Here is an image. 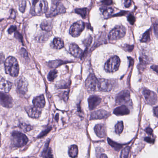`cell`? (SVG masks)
<instances>
[{"label":"cell","instance_id":"6da1fadb","mask_svg":"<svg viewBox=\"0 0 158 158\" xmlns=\"http://www.w3.org/2000/svg\"><path fill=\"white\" fill-rule=\"evenodd\" d=\"M5 69L6 73L12 77H17L19 73V66L17 59L9 57L5 62Z\"/></svg>","mask_w":158,"mask_h":158},{"label":"cell","instance_id":"7a4b0ae2","mask_svg":"<svg viewBox=\"0 0 158 158\" xmlns=\"http://www.w3.org/2000/svg\"><path fill=\"white\" fill-rule=\"evenodd\" d=\"M11 140L13 147L20 148L27 144L28 139L26 135L20 132L13 131L11 134Z\"/></svg>","mask_w":158,"mask_h":158},{"label":"cell","instance_id":"3957f363","mask_svg":"<svg viewBox=\"0 0 158 158\" xmlns=\"http://www.w3.org/2000/svg\"><path fill=\"white\" fill-rule=\"evenodd\" d=\"M126 29L122 26H117L110 31L108 36L110 41L118 40L123 38L126 34Z\"/></svg>","mask_w":158,"mask_h":158},{"label":"cell","instance_id":"277c9868","mask_svg":"<svg viewBox=\"0 0 158 158\" xmlns=\"http://www.w3.org/2000/svg\"><path fill=\"white\" fill-rule=\"evenodd\" d=\"M120 64V60L117 56L112 57L106 62L105 69L106 72L113 73L117 71Z\"/></svg>","mask_w":158,"mask_h":158},{"label":"cell","instance_id":"5b68a950","mask_svg":"<svg viewBox=\"0 0 158 158\" xmlns=\"http://www.w3.org/2000/svg\"><path fill=\"white\" fill-rule=\"evenodd\" d=\"M65 12L66 9L64 5L60 2H57L54 3L50 11L46 13V16L47 18H52Z\"/></svg>","mask_w":158,"mask_h":158},{"label":"cell","instance_id":"8992f818","mask_svg":"<svg viewBox=\"0 0 158 158\" xmlns=\"http://www.w3.org/2000/svg\"><path fill=\"white\" fill-rule=\"evenodd\" d=\"M32 9V14L34 15H42L47 12L48 4L46 0H39Z\"/></svg>","mask_w":158,"mask_h":158},{"label":"cell","instance_id":"52a82bcc","mask_svg":"<svg viewBox=\"0 0 158 158\" xmlns=\"http://www.w3.org/2000/svg\"><path fill=\"white\" fill-rule=\"evenodd\" d=\"M99 80L94 74H90L87 78L85 86L87 90L90 92H94L98 90Z\"/></svg>","mask_w":158,"mask_h":158},{"label":"cell","instance_id":"ba28073f","mask_svg":"<svg viewBox=\"0 0 158 158\" xmlns=\"http://www.w3.org/2000/svg\"><path fill=\"white\" fill-rule=\"evenodd\" d=\"M85 23L81 20L75 23L71 27L69 30L70 35L73 37H78L85 29Z\"/></svg>","mask_w":158,"mask_h":158},{"label":"cell","instance_id":"9c48e42d","mask_svg":"<svg viewBox=\"0 0 158 158\" xmlns=\"http://www.w3.org/2000/svg\"><path fill=\"white\" fill-rule=\"evenodd\" d=\"M114 83L113 80L107 79H99L98 84V90L102 92H110L113 89Z\"/></svg>","mask_w":158,"mask_h":158},{"label":"cell","instance_id":"30bf717a","mask_svg":"<svg viewBox=\"0 0 158 158\" xmlns=\"http://www.w3.org/2000/svg\"><path fill=\"white\" fill-rule=\"evenodd\" d=\"M140 63L138 66V69L140 71L144 70L147 65L151 62V57H150L146 51H143L141 54L140 57Z\"/></svg>","mask_w":158,"mask_h":158},{"label":"cell","instance_id":"8fae6325","mask_svg":"<svg viewBox=\"0 0 158 158\" xmlns=\"http://www.w3.org/2000/svg\"><path fill=\"white\" fill-rule=\"evenodd\" d=\"M28 83L27 79L23 77L19 78L16 82V87L18 93L21 95H24L28 90Z\"/></svg>","mask_w":158,"mask_h":158},{"label":"cell","instance_id":"7c38bea8","mask_svg":"<svg viewBox=\"0 0 158 158\" xmlns=\"http://www.w3.org/2000/svg\"><path fill=\"white\" fill-rule=\"evenodd\" d=\"M130 92L128 90L122 91L116 96V101L117 104L123 105L129 103L130 101Z\"/></svg>","mask_w":158,"mask_h":158},{"label":"cell","instance_id":"4fadbf2b","mask_svg":"<svg viewBox=\"0 0 158 158\" xmlns=\"http://www.w3.org/2000/svg\"><path fill=\"white\" fill-rule=\"evenodd\" d=\"M143 94L147 103L149 105H154L157 102V95L154 92L149 90L147 88H144L143 90Z\"/></svg>","mask_w":158,"mask_h":158},{"label":"cell","instance_id":"5bb4252c","mask_svg":"<svg viewBox=\"0 0 158 158\" xmlns=\"http://www.w3.org/2000/svg\"><path fill=\"white\" fill-rule=\"evenodd\" d=\"M0 103L4 107L10 108L13 106V100L9 95L0 92Z\"/></svg>","mask_w":158,"mask_h":158},{"label":"cell","instance_id":"9a60e30c","mask_svg":"<svg viewBox=\"0 0 158 158\" xmlns=\"http://www.w3.org/2000/svg\"><path fill=\"white\" fill-rule=\"evenodd\" d=\"M109 113L103 110H99L97 111H94L91 114V120L95 119H101L106 118L109 116Z\"/></svg>","mask_w":158,"mask_h":158},{"label":"cell","instance_id":"2e32d148","mask_svg":"<svg viewBox=\"0 0 158 158\" xmlns=\"http://www.w3.org/2000/svg\"><path fill=\"white\" fill-rule=\"evenodd\" d=\"M26 111L28 116L31 118H38L41 114V111L39 110V108L34 106H28L26 108Z\"/></svg>","mask_w":158,"mask_h":158},{"label":"cell","instance_id":"e0dca14e","mask_svg":"<svg viewBox=\"0 0 158 158\" xmlns=\"http://www.w3.org/2000/svg\"><path fill=\"white\" fill-rule=\"evenodd\" d=\"M89 109L93 110L101 102V99L99 96L92 95L88 99Z\"/></svg>","mask_w":158,"mask_h":158},{"label":"cell","instance_id":"ac0fdd59","mask_svg":"<svg viewBox=\"0 0 158 158\" xmlns=\"http://www.w3.org/2000/svg\"><path fill=\"white\" fill-rule=\"evenodd\" d=\"M69 52L76 58H80L83 55V51L76 43H72L69 46Z\"/></svg>","mask_w":158,"mask_h":158},{"label":"cell","instance_id":"d6986e66","mask_svg":"<svg viewBox=\"0 0 158 158\" xmlns=\"http://www.w3.org/2000/svg\"><path fill=\"white\" fill-rule=\"evenodd\" d=\"M12 87V84L11 82L0 76V90L5 92H8L11 89Z\"/></svg>","mask_w":158,"mask_h":158},{"label":"cell","instance_id":"ffe728a7","mask_svg":"<svg viewBox=\"0 0 158 158\" xmlns=\"http://www.w3.org/2000/svg\"><path fill=\"white\" fill-rule=\"evenodd\" d=\"M33 104L35 107L39 109H42L45 107V97L43 95L35 98L33 99Z\"/></svg>","mask_w":158,"mask_h":158},{"label":"cell","instance_id":"44dd1931","mask_svg":"<svg viewBox=\"0 0 158 158\" xmlns=\"http://www.w3.org/2000/svg\"><path fill=\"white\" fill-rule=\"evenodd\" d=\"M130 113L129 109L125 105L117 107L114 110L113 113L117 116H124L128 115Z\"/></svg>","mask_w":158,"mask_h":158},{"label":"cell","instance_id":"7402d4cb","mask_svg":"<svg viewBox=\"0 0 158 158\" xmlns=\"http://www.w3.org/2000/svg\"><path fill=\"white\" fill-rule=\"evenodd\" d=\"M94 131L99 138H103L106 136L105 126L103 124H98L94 127Z\"/></svg>","mask_w":158,"mask_h":158},{"label":"cell","instance_id":"603a6c76","mask_svg":"<svg viewBox=\"0 0 158 158\" xmlns=\"http://www.w3.org/2000/svg\"><path fill=\"white\" fill-rule=\"evenodd\" d=\"M49 142L50 141H48L45 145V148L42 154L43 158H53V155L52 149L49 147Z\"/></svg>","mask_w":158,"mask_h":158},{"label":"cell","instance_id":"cb8c5ba5","mask_svg":"<svg viewBox=\"0 0 158 158\" xmlns=\"http://www.w3.org/2000/svg\"><path fill=\"white\" fill-rule=\"evenodd\" d=\"M52 20H43L40 24V27L45 31H50L52 29Z\"/></svg>","mask_w":158,"mask_h":158},{"label":"cell","instance_id":"d4e9b609","mask_svg":"<svg viewBox=\"0 0 158 158\" xmlns=\"http://www.w3.org/2000/svg\"><path fill=\"white\" fill-rule=\"evenodd\" d=\"M71 83L70 80H61L57 84L56 87L57 89H66L69 87Z\"/></svg>","mask_w":158,"mask_h":158},{"label":"cell","instance_id":"484cf974","mask_svg":"<svg viewBox=\"0 0 158 158\" xmlns=\"http://www.w3.org/2000/svg\"><path fill=\"white\" fill-rule=\"evenodd\" d=\"M54 47L55 49H61L64 48V41L60 38H56L54 39L53 41Z\"/></svg>","mask_w":158,"mask_h":158},{"label":"cell","instance_id":"4316f807","mask_svg":"<svg viewBox=\"0 0 158 158\" xmlns=\"http://www.w3.org/2000/svg\"><path fill=\"white\" fill-rule=\"evenodd\" d=\"M78 154V147L76 145H73L71 146L69 151V155L70 157L75 158L77 157Z\"/></svg>","mask_w":158,"mask_h":158},{"label":"cell","instance_id":"83f0119b","mask_svg":"<svg viewBox=\"0 0 158 158\" xmlns=\"http://www.w3.org/2000/svg\"><path fill=\"white\" fill-rule=\"evenodd\" d=\"M107 141H108L109 144L111 147H113V148H114L115 150L117 151H119L122 148V146H123V145H122V144L117 143L115 141L111 140L110 138L107 139Z\"/></svg>","mask_w":158,"mask_h":158},{"label":"cell","instance_id":"f1b7e54d","mask_svg":"<svg viewBox=\"0 0 158 158\" xmlns=\"http://www.w3.org/2000/svg\"><path fill=\"white\" fill-rule=\"evenodd\" d=\"M67 62H65L62 60L52 61L48 62V65L49 67L51 68H56L60 66L62 64L67 63Z\"/></svg>","mask_w":158,"mask_h":158},{"label":"cell","instance_id":"f546056e","mask_svg":"<svg viewBox=\"0 0 158 158\" xmlns=\"http://www.w3.org/2000/svg\"><path fill=\"white\" fill-rule=\"evenodd\" d=\"M151 29H148L143 34V37L141 39V43L148 42L150 40Z\"/></svg>","mask_w":158,"mask_h":158},{"label":"cell","instance_id":"4dcf8cb0","mask_svg":"<svg viewBox=\"0 0 158 158\" xmlns=\"http://www.w3.org/2000/svg\"><path fill=\"white\" fill-rule=\"evenodd\" d=\"M57 73H58L57 70H56V69L51 70L48 73V76H47L48 80L50 81H51V82L53 81L54 80L56 79V77H57Z\"/></svg>","mask_w":158,"mask_h":158},{"label":"cell","instance_id":"1f68e13d","mask_svg":"<svg viewBox=\"0 0 158 158\" xmlns=\"http://www.w3.org/2000/svg\"><path fill=\"white\" fill-rule=\"evenodd\" d=\"M124 130V124L122 121L119 122L115 126V132L118 135H120Z\"/></svg>","mask_w":158,"mask_h":158},{"label":"cell","instance_id":"d6a6232c","mask_svg":"<svg viewBox=\"0 0 158 158\" xmlns=\"http://www.w3.org/2000/svg\"><path fill=\"white\" fill-rule=\"evenodd\" d=\"M114 13V9L113 8H106L103 9V15L105 18H108L110 17Z\"/></svg>","mask_w":158,"mask_h":158},{"label":"cell","instance_id":"836d02e7","mask_svg":"<svg viewBox=\"0 0 158 158\" xmlns=\"http://www.w3.org/2000/svg\"><path fill=\"white\" fill-rule=\"evenodd\" d=\"M75 12L78 15H80L83 18H85L87 16V9L86 8H76L75 10Z\"/></svg>","mask_w":158,"mask_h":158},{"label":"cell","instance_id":"e575fe53","mask_svg":"<svg viewBox=\"0 0 158 158\" xmlns=\"http://www.w3.org/2000/svg\"><path fill=\"white\" fill-rule=\"evenodd\" d=\"M130 150V148L129 147L125 148L121 153L120 158H128Z\"/></svg>","mask_w":158,"mask_h":158},{"label":"cell","instance_id":"d590c367","mask_svg":"<svg viewBox=\"0 0 158 158\" xmlns=\"http://www.w3.org/2000/svg\"><path fill=\"white\" fill-rule=\"evenodd\" d=\"M20 127L24 132L30 131V130L32 129V126H31L30 125L24 124V123L20 124Z\"/></svg>","mask_w":158,"mask_h":158},{"label":"cell","instance_id":"8d00e7d4","mask_svg":"<svg viewBox=\"0 0 158 158\" xmlns=\"http://www.w3.org/2000/svg\"><path fill=\"white\" fill-rule=\"evenodd\" d=\"M69 90L61 92L60 94H59V97H60L61 99H63L65 101L67 102L68 98H69Z\"/></svg>","mask_w":158,"mask_h":158},{"label":"cell","instance_id":"74e56055","mask_svg":"<svg viewBox=\"0 0 158 158\" xmlns=\"http://www.w3.org/2000/svg\"><path fill=\"white\" fill-rule=\"evenodd\" d=\"M26 5H27V2L25 0H22L20 2L19 5V10L21 12H24V11L26 9Z\"/></svg>","mask_w":158,"mask_h":158},{"label":"cell","instance_id":"f35d334b","mask_svg":"<svg viewBox=\"0 0 158 158\" xmlns=\"http://www.w3.org/2000/svg\"><path fill=\"white\" fill-rule=\"evenodd\" d=\"M92 38L91 36H89L87 39H85L83 41L84 45L87 47H89L92 43Z\"/></svg>","mask_w":158,"mask_h":158},{"label":"cell","instance_id":"ab89813d","mask_svg":"<svg viewBox=\"0 0 158 158\" xmlns=\"http://www.w3.org/2000/svg\"><path fill=\"white\" fill-rule=\"evenodd\" d=\"M127 19H128V21L129 22V23H130V24H132V25H133V24H134V23H135V22H136V18H135V16H134L133 15H132V14L129 15Z\"/></svg>","mask_w":158,"mask_h":158},{"label":"cell","instance_id":"60d3db41","mask_svg":"<svg viewBox=\"0 0 158 158\" xmlns=\"http://www.w3.org/2000/svg\"><path fill=\"white\" fill-rule=\"evenodd\" d=\"M50 37L49 34H42L40 35L39 38V40L40 41H45L48 39V38Z\"/></svg>","mask_w":158,"mask_h":158},{"label":"cell","instance_id":"b9f144b4","mask_svg":"<svg viewBox=\"0 0 158 158\" xmlns=\"http://www.w3.org/2000/svg\"><path fill=\"white\" fill-rule=\"evenodd\" d=\"M51 129H52V128H51V127H50V128H47L46 129H45V130H43V131L38 136V137L40 138V137H43V136L47 135L48 133L50 131V130H51Z\"/></svg>","mask_w":158,"mask_h":158},{"label":"cell","instance_id":"7bdbcfd3","mask_svg":"<svg viewBox=\"0 0 158 158\" xmlns=\"http://www.w3.org/2000/svg\"><path fill=\"white\" fill-rule=\"evenodd\" d=\"M124 49L125 50L128 51V52H131L134 49V45H125L124 46Z\"/></svg>","mask_w":158,"mask_h":158},{"label":"cell","instance_id":"ee69618b","mask_svg":"<svg viewBox=\"0 0 158 158\" xmlns=\"http://www.w3.org/2000/svg\"><path fill=\"white\" fill-rule=\"evenodd\" d=\"M20 54L21 56L24 58H28V53L25 49L22 48L20 50Z\"/></svg>","mask_w":158,"mask_h":158},{"label":"cell","instance_id":"f6af8a7d","mask_svg":"<svg viewBox=\"0 0 158 158\" xmlns=\"http://www.w3.org/2000/svg\"><path fill=\"white\" fill-rule=\"evenodd\" d=\"M154 30H155V34L156 37H158V20L155 22L154 24Z\"/></svg>","mask_w":158,"mask_h":158},{"label":"cell","instance_id":"bcb514c9","mask_svg":"<svg viewBox=\"0 0 158 158\" xmlns=\"http://www.w3.org/2000/svg\"><path fill=\"white\" fill-rule=\"evenodd\" d=\"M124 3L125 8H129L131 6V0H124Z\"/></svg>","mask_w":158,"mask_h":158},{"label":"cell","instance_id":"7dc6e473","mask_svg":"<svg viewBox=\"0 0 158 158\" xmlns=\"http://www.w3.org/2000/svg\"><path fill=\"white\" fill-rule=\"evenodd\" d=\"M17 27L15 26H12L9 27L8 30V32L9 34H12L13 32H15L16 31Z\"/></svg>","mask_w":158,"mask_h":158},{"label":"cell","instance_id":"c3c4849f","mask_svg":"<svg viewBox=\"0 0 158 158\" xmlns=\"http://www.w3.org/2000/svg\"><path fill=\"white\" fill-rule=\"evenodd\" d=\"M101 2L103 4L105 5L106 6H109L113 4V0H103Z\"/></svg>","mask_w":158,"mask_h":158},{"label":"cell","instance_id":"681fc988","mask_svg":"<svg viewBox=\"0 0 158 158\" xmlns=\"http://www.w3.org/2000/svg\"><path fill=\"white\" fill-rule=\"evenodd\" d=\"M144 140L149 143H155V140L152 139L151 137H146L144 138Z\"/></svg>","mask_w":158,"mask_h":158},{"label":"cell","instance_id":"f907efd6","mask_svg":"<svg viewBox=\"0 0 158 158\" xmlns=\"http://www.w3.org/2000/svg\"><path fill=\"white\" fill-rule=\"evenodd\" d=\"M10 17L12 19H15L16 17V13L15 12V10H13V9H12L11 10H10Z\"/></svg>","mask_w":158,"mask_h":158},{"label":"cell","instance_id":"816d5d0a","mask_svg":"<svg viewBox=\"0 0 158 158\" xmlns=\"http://www.w3.org/2000/svg\"><path fill=\"white\" fill-rule=\"evenodd\" d=\"M145 131L147 133V134H148V135H152V133H153V130L151 128H147L146 129H145Z\"/></svg>","mask_w":158,"mask_h":158},{"label":"cell","instance_id":"f5cc1de1","mask_svg":"<svg viewBox=\"0 0 158 158\" xmlns=\"http://www.w3.org/2000/svg\"><path fill=\"white\" fill-rule=\"evenodd\" d=\"M15 37L17 38L19 40H20L21 42H22V37L21 36V34H19V32H16L15 34Z\"/></svg>","mask_w":158,"mask_h":158},{"label":"cell","instance_id":"db71d44e","mask_svg":"<svg viewBox=\"0 0 158 158\" xmlns=\"http://www.w3.org/2000/svg\"><path fill=\"white\" fill-rule=\"evenodd\" d=\"M152 69V70L155 71V72L157 73L158 74V65H152V66L151 67Z\"/></svg>","mask_w":158,"mask_h":158},{"label":"cell","instance_id":"11a10c76","mask_svg":"<svg viewBox=\"0 0 158 158\" xmlns=\"http://www.w3.org/2000/svg\"><path fill=\"white\" fill-rule=\"evenodd\" d=\"M5 57L3 54H0V64H1L4 61Z\"/></svg>","mask_w":158,"mask_h":158},{"label":"cell","instance_id":"9f6ffc18","mask_svg":"<svg viewBox=\"0 0 158 158\" xmlns=\"http://www.w3.org/2000/svg\"><path fill=\"white\" fill-rule=\"evenodd\" d=\"M154 113L155 116L157 117L158 118V106L154 108Z\"/></svg>","mask_w":158,"mask_h":158},{"label":"cell","instance_id":"6f0895ef","mask_svg":"<svg viewBox=\"0 0 158 158\" xmlns=\"http://www.w3.org/2000/svg\"><path fill=\"white\" fill-rule=\"evenodd\" d=\"M127 12L126 11H122L120 13H117V15H116L115 16H121V15H124L125 14H126V13H127Z\"/></svg>","mask_w":158,"mask_h":158},{"label":"cell","instance_id":"680465c9","mask_svg":"<svg viewBox=\"0 0 158 158\" xmlns=\"http://www.w3.org/2000/svg\"><path fill=\"white\" fill-rule=\"evenodd\" d=\"M39 1V0H32V4L34 6Z\"/></svg>","mask_w":158,"mask_h":158},{"label":"cell","instance_id":"91938a15","mask_svg":"<svg viewBox=\"0 0 158 158\" xmlns=\"http://www.w3.org/2000/svg\"><path fill=\"white\" fill-rule=\"evenodd\" d=\"M99 158H108V157L106 156V155H105V154H102V155H100Z\"/></svg>","mask_w":158,"mask_h":158},{"label":"cell","instance_id":"94428289","mask_svg":"<svg viewBox=\"0 0 158 158\" xmlns=\"http://www.w3.org/2000/svg\"><path fill=\"white\" fill-rule=\"evenodd\" d=\"M1 145V134H0V146Z\"/></svg>","mask_w":158,"mask_h":158},{"label":"cell","instance_id":"6125c7cd","mask_svg":"<svg viewBox=\"0 0 158 158\" xmlns=\"http://www.w3.org/2000/svg\"><path fill=\"white\" fill-rule=\"evenodd\" d=\"M60 1H62V0H56V2H59Z\"/></svg>","mask_w":158,"mask_h":158}]
</instances>
